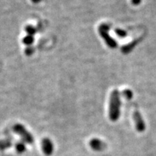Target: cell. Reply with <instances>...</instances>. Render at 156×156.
<instances>
[{"instance_id":"1","label":"cell","mask_w":156,"mask_h":156,"mask_svg":"<svg viewBox=\"0 0 156 156\" xmlns=\"http://www.w3.org/2000/svg\"><path fill=\"white\" fill-rule=\"evenodd\" d=\"M120 100L119 91L115 90L112 93L109 105V118L112 121H116L119 117Z\"/></svg>"},{"instance_id":"2","label":"cell","mask_w":156,"mask_h":156,"mask_svg":"<svg viewBox=\"0 0 156 156\" xmlns=\"http://www.w3.org/2000/svg\"><path fill=\"white\" fill-rule=\"evenodd\" d=\"M13 131L21 136L25 142L32 144L34 142V136L29 132L23 124H16L13 126Z\"/></svg>"},{"instance_id":"3","label":"cell","mask_w":156,"mask_h":156,"mask_svg":"<svg viewBox=\"0 0 156 156\" xmlns=\"http://www.w3.org/2000/svg\"><path fill=\"white\" fill-rule=\"evenodd\" d=\"M108 30H109V27L108 25L102 24L100 27H99L98 31L99 33H100L101 36L103 38V40H104V41L106 42V44L108 45V47L114 48L116 47L117 44L114 41V39L112 38V37L110 36V35L108 34Z\"/></svg>"},{"instance_id":"4","label":"cell","mask_w":156,"mask_h":156,"mask_svg":"<svg viewBox=\"0 0 156 156\" xmlns=\"http://www.w3.org/2000/svg\"><path fill=\"white\" fill-rule=\"evenodd\" d=\"M42 150L46 155L49 156L53 153L54 151V145L53 142L51 141L48 138H44L41 142Z\"/></svg>"},{"instance_id":"5","label":"cell","mask_w":156,"mask_h":156,"mask_svg":"<svg viewBox=\"0 0 156 156\" xmlns=\"http://www.w3.org/2000/svg\"><path fill=\"white\" fill-rule=\"evenodd\" d=\"M133 118L134 120V123H135L136 129L140 132H143L145 129V124L144 122L143 119H142L141 114H140V112H134L133 114Z\"/></svg>"},{"instance_id":"6","label":"cell","mask_w":156,"mask_h":156,"mask_svg":"<svg viewBox=\"0 0 156 156\" xmlns=\"http://www.w3.org/2000/svg\"><path fill=\"white\" fill-rule=\"evenodd\" d=\"M89 145L95 151H102L106 147V144L98 138H93L90 141Z\"/></svg>"},{"instance_id":"7","label":"cell","mask_w":156,"mask_h":156,"mask_svg":"<svg viewBox=\"0 0 156 156\" xmlns=\"http://www.w3.org/2000/svg\"><path fill=\"white\" fill-rule=\"evenodd\" d=\"M12 145V142L9 140H0V150H6L7 148L10 147Z\"/></svg>"},{"instance_id":"8","label":"cell","mask_w":156,"mask_h":156,"mask_svg":"<svg viewBox=\"0 0 156 156\" xmlns=\"http://www.w3.org/2000/svg\"><path fill=\"white\" fill-rule=\"evenodd\" d=\"M34 36H32L27 35L26 36H25L24 38H23V43L28 46H30L31 44H34Z\"/></svg>"},{"instance_id":"9","label":"cell","mask_w":156,"mask_h":156,"mask_svg":"<svg viewBox=\"0 0 156 156\" xmlns=\"http://www.w3.org/2000/svg\"><path fill=\"white\" fill-rule=\"evenodd\" d=\"M25 32H26L27 34L29 35V36H34L37 32V30L35 27L33 26V25H27V26L25 27Z\"/></svg>"},{"instance_id":"10","label":"cell","mask_w":156,"mask_h":156,"mask_svg":"<svg viewBox=\"0 0 156 156\" xmlns=\"http://www.w3.org/2000/svg\"><path fill=\"white\" fill-rule=\"evenodd\" d=\"M25 145L23 142H17V143L15 145V149L17 153H22L25 151Z\"/></svg>"},{"instance_id":"11","label":"cell","mask_w":156,"mask_h":156,"mask_svg":"<svg viewBox=\"0 0 156 156\" xmlns=\"http://www.w3.org/2000/svg\"><path fill=\"white\" fill-rule=\"evenodd\" d=\"M115 34H116L117 36H119V38H124V37L126 36V33L125 30H122V29L116 28L115 29Z\"/></svg>"},{"instance_id":"12","label":"cell","mask_w":156,"mask_h":156,"mask_svg":"<svg viewBox=\"0 0 156 156\" xmlns=\"http://www.w3.org/2000/svg\"><path fill=\"white\" fill-rule=\"evenodd\" d=\"M134 44H135V43H131V44L124 46V47L122 48L123 52H124V53H129V52L134 48Z\"/></svg>"},{"instance_id":"13","label":"cell","mask_w":156,"mask_h":156,"mask_svg":"<svg viewBox=\"0 0 156 156\" xmlns=\"http://www.w3.org/2000/svg\"><path fill=\"white\" fill-rule=\"evenodd\" d=\"M123 95H124V96L126 98V99H131L132 96H133V93L130 90H128V89H126L124 90V91H123Z\"/></svg>"},{"instance_id":"14","label":"cell","mask_w":156,"mask_h":156,"mask_svg":"<svg viewBox=\"0 0 156 156\" xmlns=\"http://www.w3.org/2000/svg\"><path fill=\"white\" fill-rule=\"evenodd\" d=\"M34 51H35L34 48L32 47V46H28V47L25 48V54H26L27 56H31L34 53Z\"/></svg>"},{"instance_id":"15","label":"cell","mask_w":156,"mask_h":156,"mask_svg":"<svg viewBox=\"0 0 156 156\" xmlns=\"http://www.w3.org/2000/svg\"><path fill=\"white\" fill-rule=\"evenodd\" d=\"M141 2V0H132V5H138Z\"/></svg>"},{"instance_id":"16","label":"cell","mask_w":156,"mask_h":156,"mask_svg":"<svg viewBox=\"0 0 156 156\" xmlns=\"http://www.w3.org/2000/svg\"><path fill=\"white\" fill-rule=\"evenodd\" d=\"M41 1H42V0H31V2L35 3V4H38L39 2H41Z\"/></svg>"}]
</instances>
